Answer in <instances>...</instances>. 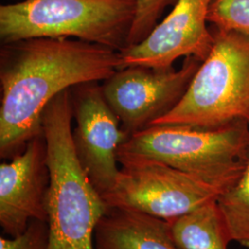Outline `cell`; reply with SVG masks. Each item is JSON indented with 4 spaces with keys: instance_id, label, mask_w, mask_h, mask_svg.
I'll return each instance as SVG.
<instances>
[{
    "instance_id": "obj_8",
    "label": "cell",
    "mask_w": 249,
    "mask_h": 249,
    "mask_svg": "<svg viewBox=\"0 0 249 249\" xmlns=\"http://www.w3.org/2000/svg\"><path fill=\"white\" fill-rule=\"evenodd\" d=\"M71 94L75 151L92 185L104 195L116 184L121 169L117 151L129 135L107 104L99 82L75 86Z\"/></svg>"
},
{
    "instance_id": "obj_1",
    "label": "cell",
    "mask_w": 249,
    "mask_h": 249,
    "mask_svg": "<svg viewBox=\"0 0 249 249\" xmlns=\"http://www.w3.org/2000/svg\"><path fill=\"white\" fill-rule=\"evenodd\" d=\"M119 52L72 38H31L0 49V157L12 159L43 133L46 106L66 89L105 81Z\"/></svg>"
},
{
    "instance_id": "obj_3",
    "label": "cell",
    "mask_w": 249,
    "mask_h": 249,
    "mask_svg": "<svg viewBox=\"0 0 249 249\" xmlns=\"http://www.w3.org/2000/svg\"><path fill=\"white\" fill-rule=\"evenodd\" d=\"M249 156V123L237 121L218 128L150 125L129 136L118 149L119 163L160 161L220 189L232 187Z\"/></svg>"
},
{
    "instance_id": "obj_13",
    "label": "cell",
    "mask_w": 249,
    "mask_h": 249,
    "mask_svg": "<svg viewBox=\"0 0 249 249\" xmlns=\"http://www.w3.org/2000/svg\"><path fill=\"white\" fill-rule=\"evenodd\" d=\"M231 242L249 249V156L235 184L216 199Z\"/></svg>"
},
{
    "instance_id": "obj_14",
    "label": "cell",
    "mask_w": 249,
    "mask_h": 249,
    "mask_svg": "<svg viewBox=\"0 0 249 249\" xmlns=\"http://www.w3.org/2000/svg\"><path fill=\"white\" fill-rule=\"evenodd\" d=\"M208 21L217 30L249 36V0H213Z\"/></svg>"
},
{
    "instance_id": "obj_4",
    "label": "cell",
    "mask_w": 249,
    "mask_h": 249,
    "mask_svg": "<svg viewBox=\"0 0 249 249\" xmlns=\"http://www.w3.org/2000/svg\"><path fill=\"white\" fill-rule=\"evenodd\" d=\"M135 14L136 0H22L0 6V40L72 38L119 52Z\"/></svg>"
},
{
    "instance_id": "obj_9",
    "label": "cell",
    "mask_w": 249,
    "mask_h": 249,
    "mask_svg": "<svg viewBox=\"0 0 249 249\" xmlns=\"http://www.w3.org/2000/svg\"><path fill=\"white\" fill-rule=\"evenodd\" d=\"M213 0H178L169 14L138 45L119 51L118 70L128 67L171 69L180 57L195 56L203 61L213 45L208 27Z\"/></svg>"
},
{
    "instance_id": "obj_16",
    "label": "cell",
    "mask_w": 249,
    "mask_h": 249,
    "mask_svg": "<svg viewBox=\"0 0 249 249\" xmlns=\"http://www.w3.org/2000/svg\"><path fill=\"white\" fill-rule=\"evenodd\" d=\"M48 226L45 221H33L15 237H0V249H46Z\"/></svg>"
},
{
    "instance_id": "obj_11",
    "label": "cell",
    "mask_w": 249,
    "mask_h": 249,
    "mask_svg": "<svg viewBox=\"0 0 249 249\" xmlns=\"http://www.w3.org/2000/svg\"><path fill=\"white\" fill-rule=\"evenodd\" d=\"M95 249H180L168 222L139 212L109 209L94 233Z\"/></svg>"
},
{
    "instance_id": "obj_2",
    "label": "cell",
    "mask_w": 249,
    "mask_h": 249,
    "mask_svg": "<svg viewBox=\"0 0 249 249\" xmlns=\"http://www.w3.org/2000/svg\"><path fill=\"white\" fill-rule=\"evenodd\" d=\"M72 120L71 89H66L42 116L50 176L46 249H95L96 227L109 210L77 156Z\"/></svg>"
},
{
    "instance_id": "obj_7",
    "label": "cell",
    "mask_w": 249,
    "mask_h": 249,
    "mask_svg": "<svg viewBox=\"0 0 249 249\" xmlns=\"http://www.w3.org/2000/svg\"><path fill=\"white\" fill-rule=\"evenodd\" d=\"M201 62L188 56L179 70L142 66L118 70L104 81L103 93L122 128L131 136L178 105Z\"/></svg>"
},
{
    "instance_id": "obj_5",
    "label": "cell",
    "mask_w": 249,
    "mask_h": 249,
    "mask_svg": "<svg viewBox=\"0 0 249 249\" xmlns=\"http://www.w3.org/2000/svg\"><path fill=\"white\" fill-rule=\"evenodd\" d=\"M213 36L212 50L184 96L151 125L218 128L249 123V36L217 29Z\"/></svg>"
},
{
    "instance_id": "obj_12",
    "label": "cell",
    "mask_w": 249,
    "mask_h": 249,
    "mask_svg": "<svg viewBox=\"0 0 249 249\" xmlns=\"http://www.w3.org/2000/svg\"><path fill=\"white\" fill-rule=\"evenodd\" d=\"M167 222L180 249H228L231 242L216 200Z\"/></svg>"
},
{
    "instance_id": "obj_6",
    "label": "cell",
    "mask_w": 249,
    "mask_h": 249,
    "mask_svg": "<svg viewBox=\"0 0 249 249\" xmlns=\"http://www.w3.org/2000/svg\"><path fill=\"white\" fill-rule=\"evenodd\" d=\"M120 166L115 186L102 195L108 209L130 210L171 221L223 193L160 161L129 160Z\"/></svg>"
},
{
    "instance_id": "obj_10",
    "label": "cell",
    "mask_w": 249,
    "mask_h": 249,
    "mask_svg": "<svg viewBox=\"0 0 249 249\" xmlns=\"http://www.w3.org/2000/svg\"><path fill=\"white\" fill-rule=\"evenodd\" d=\"M50 183L44 133L32 139L20 153L0 164V225L10 237L33 221L47 220Z\"/></svg>"
},
{
    "instance_id": "obj_15",
    "label": "cell",
    "mask_w": 249,
    "mask_h": 249,
    "mask_svg": "<svg viewBox=\"0 0 249 249\" xmlns=\"http://www.w3.org/2000/svg\"><path fill=\"white\" fill-rule=\"evenodd\" d=\"M178 0H136V14L127 38V46L138 45L159 23L164 10L174 6ZM126 46V47H127Z\"/></svg>"
}]
</instances>
